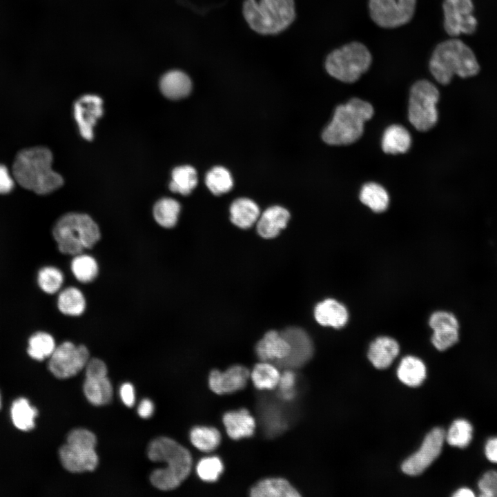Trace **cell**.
<instances>
[{"label":"cell","mask_w":497,"mask_h":497,"mask_svg":"<svg viewBox=\"0 0 497 497\" xmlns=\"http://www.w3.org/2000/svg\"><path fill=\"white\" fill-rule=\"evenodd\" d=\"M52 153L44 146L21 150L16 155L12 166L15 182L38 195L54 192L63 185L64 179L52 168Z\"/></svg>","instance_id":"cell-1"},{"label":"cell","mask_w":497,"mask_h":497,"mask_svg":"<svg viewBox=\"0 0 497 497\" xmlns=\"http://www.w3.org/2000/svg\"><path fill=\"white\" fill-rule=\"evenodd\" d=\"M153 462H165L164 467L154 470L150 476L152 485L162 491L177 488L188 476L193 464L190 451L168 437L153 440L147 449Z\"/></svg>","instance_id":"cell-2"},{"label":"cell","mask_w":497,"mask_h":497,"mask_svg":"<svg viewBox=\"0 0 497 497\" xmlns=\"http://www.w3.org/2000/svg\"><path fill=\"white\" fill-rule=\"evenodd\" d=\"M429 69L440 84H449L454 76L469 78L478 75L480 66L473 50L457 37L442 41L433 49Z\"/></svg>","instance_id":"cell-3"},{"label":"cell","mask_w":497,"mask_h":497,"mask_svg":"<svg viewBox=\"0 0 497 497\" xmlns=\"http://www.w3.org/2000/svg\"><path fill=\"white\" fill-rule=\"evenodd\" d=\"M373 115V108L369 103L353 98L336 108L331 121L322 132V139L329 145L351 144L362 136L364 122Z\"/></svg>","instance_id":"cell-4"},{"label":"cell","mask_w":497,"mask_h":497,"mask_svg":"<svg viewBox=\"0 0 497 497\" xmlns=\"http://www.w3.org/2000/svg\"><path fill=\"white\" fill-rule=\"evenodd\" d=\"M52 236L63 254L76 255L91 248L100 240L97 223L87 214L68 213L61 216L52 228Z\"/></svg>","instance_id":"cell-5"},{"label":"cell","mask_w":497,"mask_h":497,"mask_svg":"<svg viewBox=\"0 0 497 497\" xmlns=\"http://www.w3.org/2000/svg\"><path fill=\"white\" fill-rule=\"evenodd\" d=\"M243 14L250 27L263 35L286 29L295 17L293 0H245Z\"/></svg>","instance_id":"cell-6"},{"label":"cell","mask_w":497,"mask_h":497,"mask_svg":"<svg viewBox=\"0 0 497 497\" xmlns=\"http://www.w3.org/2000/svg\"><path fill=\"white\" fill-rule=\"evenodd\" d=\"M372 55L359 41H351L331 51L325 59L329 75L344 82L354 83L371 67Z\"/></svg>","instance_id":"cell-7"},{"label":"cell","mask_w":497,"mask_h":497,"mask_svg":"<svg viewBox=\"0 0 497 497\" xmlns=\"http://www.w3.org/2000/svg\"><path fill=\"white\" fill-rule=\"evenodd\" d=\"M440 92L437 87L427 79L416 81L411 88L409 101V119L420 131L433 128L438 120L436 104Z\"/></svg>","instance_id":"cell-8"},{"label":"cell","mask_w":497,"mask_h":497,"mask_svg":"<svg viewBox=\"0 0 497 497\" xmlns=\"http://www.w3.org/2000/svg\"><path fill=\"white\" fill-rule=\"evenodd\" d=\"M372 21L383 28H395L408 23L413 17L416 0H369Z\"/></svg>","instance_id":"cell-9"},{"label":"cell","mask_w":497,"mask_h":497,"mask_svg":"<svg viewBox=\"0 0 497 497\" xmlns=\"http://www.w3.org/2000/svg\"><path fill=\"white\" fill-rule=\"evenodd\" d=\"M89 360V351L84 344L75 345L66 341L56 347L50 356L48 369L59 379L77 375Z\"/></svg>","instance_id":"cell-10"},{"label":"cell","mask_w":497,"mask_h":497,"mask_svg":"<svg viewBox=\"0 0 497 497\" xmlns=\"http://www.w3.org/2000/svg\"><path fill=\"white\" fill-rule=\"evenodd\" d=\"M443 27L451 37L474 34L478 20L474 14L472 0H444L442 2Z\"/></svg>","instance_id":"cell-11"},{"label":"cell","mask_w":497,"mask_h":497,"mask_svg":"<svg viewBox=\"0 0 497 497\" xmlns=\"http://www.w3.org/2000/svg\"><path fill=\"white\" fill-rule=\"evenodd\" d=\"M445 439L443 429H433L425 436L420 449L403 462L402 471L410 476L422 474L440 455Z\"/></svg>","instance_id":"cell-12"},{"label":"cell","mask_w":497,"mask_h":497,"mask_svg":"<svg viewBox=\"0 0 497 497\" xmlns=\"http://www.w3.org/2000/svg\"><path fill=\"white\" fill-rule=\"evenodd\" d=\"M290 344V352L284 359L274 362L283 369H296L304 365L312 357L313 346L309 335L302 329L289 327L280 332Z\"/></svg>","instance_id":"cell-13"},{"label":"cell","mask_w":497,"mask_h":497,"mask_svg":"<svg viewBox=\"0 0 497 497\" xmlns=\"http://www.w3.org/2000/svg\"><path fill=\"white\" fill-rule=\"evenodd\" d=\"M102 99L95 95H85L74 104V117L83 138L90 141L93 137V127L103 114Z\"/></svg>","instance_id":"cell-14"},{"label":"cell","mask_w":497,"mask_h":497,"mask_svg":"<svg viewBox=\"0 0 497 497\" xmlns=\"http://www.w3.org/2000/svg\"><path fill=\"white\" fill-rule=\"evenodd\" d=\"M250 377L249 370L242 365H233L224 371L213 370L208 377L210 389L219 395L229 394L243 389Z\"/></svg>","instance_id":"cell-15"},{"label":"cell","mask_w":497,"mask_h":497,"mask_svg":"<svg viewBox=\"0 0 497 497\" xmlns=\"http://www.w3.org/2000/svg\"><path fill=\"white\" fill-rule=\"evenodd\" d=\"M59 454L63 467L72 473L92 471L99 462L95 449L67 442L61 447Z\"/></svg>","instance_id":"cell-16"},{"label":"cell","mask_w":497,"mask_h":497,"mask_svg":"<svg viewBox=\"0 0 497 497\" xmlns=\"http://www.w3.org/2000/svg\"><path fill=\"white\" fill-rule=\"evenodd\" d=\"M290 352L286 339L276 331H269L257 343L255 353L261 361L273 362L284 359Z\"/></svg>","instance_id":"cell-17"},{"label":"cell","mask_w":497,"mask_h":497,"mask_svg":"<svg viewBox=\"0 0 497 497\" xmlns=\"http://www.w3.org/2000/svg\"><path fill=\"white\" fill-rule=\"evenodd\" d=\"M222 422L228 436L233 440L251 437L255 431V420L246 409L225 413Z\"/></svg>","instance_id":"cell-18"},{"label":"cell","mask_w":497,"mask_h":497,"mask_svg":"<svg viewBox=\"0 0 497 497\" xmlns=\"http://www.w3.org/2000/svg\"><path fill=\"white\" fill-rule=\"evenodd\" d=\"M289 212L280 206L268 208L260 217L257 224L258 234L266 239L274 238L286 226Z\"/></svg>","instance_id":"cell-19"},{"label":"cell","mask_w":497,"mask_h":497,"mask_svg":"<svg viewBox=\"0 0 497 497\" xmlns=\"http://www.w3.org/2000/svg\"><path fill=\"white\" fill-rule=\"evenodd\" d=\"M316 321L321 325L339 329L348 320L345 306L333 299H327L318 303L314 310Z\"/></svg>","instance_id":"cell-20"},{"label":"cell","mask_w":497,"mask_h":497,"mask_svg":"<svg viewBox=\"0 0 497 497\" xmlns=\"http://www.w3.org/2000/svg\"><path fill=\"white\" fill-rule=\"evenodd\" d=\"M398 343L393 338L382 336L376 338L371 344L368 358L378 369L389 367L399 353Z\"/></svg>","instance_id":"cell-21"},{"label":"cell","mask_w":497,"mask_h":497,"mask_svg":"<svg viewBox=\"0 0 497 497\" xmlns=\"http://www.w3.org/2000/svg\"><path fill=\"white\" fill-rule=\"evenodd\" d=\"M159 88L166 97L177 100L189 95L192 89V82L186 73L174 70L167 72L162 77Z\"/></svg>","instance_id":"cell-22"},{"label":"cell","mask_w":497,"mask_h":497,"mask_svg":"<svg viewBox=\"0 0 497 497\" xmlns=\"http://www.w3.org/2000/svg\"><path fill=\"white\" fill-rule=\"evenodd\" d=\"M253 497H298V491L286 479L268 478L258 481L250 490Z\"/></svg>","instance_id":"cell-23"},{"label":"cell","mask_w":497,"mask_h":497,"mask_svg":"<svg viewBox=\"0 0 497 497\" xmlns=\"http://www.w3.org/2000/svg\"><path fill=\"white\" fill-rule=\"evenodd\" d=\"M84 392L87 400L96 406L110 402L113 394V387L107 376L86 377Z\"/></svg>","instance_id":"cell-24"},{"label":"cell","mask_w":497,"mask_h":497,"mask_svg":"<svg viewBox=\"0 0 497 497\" xmlns=\"http://www.w3.org/2000/svg\"><path fill=\"white\" fill-rule=\"evenodd\" d=\"M231 221L239 228L246 229L253 226L260 216L258 206L248 198L235 199L230 207Z\"/></svg>","instance_id":"cell-25"},{"label":"cell","mask_w":497,"mask_h":497,"mask_svg":"<svg viewBox=\"0 0 497 497\" xmlns=\"http://www.w3.org/2000/svg\"><path fill=\"white\" fill-rule=\"evenodd\" d=\"M399 380L405 384L416 387L420 386L426 378V367L423 362L414 356L403 358L397 370Z\"/></svg>","instance_id":"cell-26"},{"label":"cell","mask_w":497,"mask_h":497,"mask_svg":"<svg viewBox=\"0 0 497 497\" xmlns=\"http://www.w3.org/2000/svg\"><path fill=\"white\" fill-rule=\"evenodd\" d=\"M411 142L410 134L406 128L400 125H392L383 134L382 147L386 153H404L409 150Z\"/></svg>","instance_id":"cell-27"},{"label":"cell","mask_w":497,"mask_h":497,"mask_svg":"<svg viewBox=\"0 0 497 497\" xmlns=\"http://www.w3.org/2000/svg\"><path fill=\"white\" fill-rule=\"evenodd\" d=\"M86 299L83 293L75 286H69L59 293L57 308L64 315L79 316L86 310Z\"/></svg>","instance_id":"cell-28"},{"label":"cell","mask_w":497,"mask_h":497,"mask_svg":"<svg viewBox=\"0 0 497 497\" xmlns=\"http://www.w3.org/2000/svg\"><path fill=\"white\" fill-rule=\"evenodd\" d=\"M197 184V175L195 169L188 165L175 168L171 174L169 188L173 193L188 195Z\"/></svg>","instance_id":"cell-29"},{"label":"cell","mask_w":497,"mask_h":497,"mask_svg":"<svg viewBox=\"0 0 497 497\" xmlns=\"http://www.w3.org/2000/svg\"><path fill=\"white\" fill-rule=\"evenodd\" d=\"M180 209L181 206L177 201L173 198L164 197L155 204L153 215L160 226L170 228L176 225Z\"/></svg>","instance_id":"cell-30"},{"label":"cell","mask_w":497,"mask_h":497,"mask_svg":"<svg viewBox=\"0 0 497 497\" xmlns=\"http://www.w3.org/2000/svg\"><path fill=\"white\" fill-rule=\"evenodd\" d=\"M250 377L257 389L271 390L278 385L280 373L275 365L262 361L254 366Z\"/></svg>","instance_id":"cell-31"},{"label":"cell","mask_w":497,"mask_h":497,"mask_svg":"<svg viewBox=\"0 0 497 497\" xmlns=\"http://www.w3.org/2000/svg\"><path fill=\"white\" fill-rule=\"evenodd\" d=\"M360 201L376 213L384 211L389 205V195L380 184L369 182L365 184L360 193Z\"/></svg>","instance_id":"cell-32"},{"label":"cell","mask_w":497,"mask_h":497,"mask_svg":"<svg viewBox=\"0 0 497 497\" xmlns=\"http://www.w3.org/2000/svg\"><path fill=\"white\" fill-rule=\"evenodd\" d=\"M70 269L76 280L81 283L92 282L99 273L96 260L92 256L82 253L74 255Z\"/></svg>","instance_id":"cell-33"},{"label":"cell","mask_w":497,"mask_h":497,"mask_svg":"<svg viewBox=\"0 0 497 497\" xmlns=\"http://www.w3.org/2000/svg\"><path fill=\"white\" fill-rule=\"evenodd\" d=\"M190 440L197 449L210 452L215 450L220 444L221 435L215 427L198 426L191 431Z\"/></svg>","instance_id":"cell-34"},{"label":"cell","mask_w":497,"mask_h":497,"mask_svg":"<svg viewBox=\"0 0 497 497\" xmlns=\"http://www.w3.org/2000/svg\"><path fill=\"white\" fill-rule=\"evenodd\" d=\"M37 415L36 408L32 407L26 398L16 400L11 407V417L14 425L22 431H29L35 427Z\"/></svg>","instance_id":"cell-35"},{"label":"cell","mask_w":497,"mask_h":497,"mask_svg":"<svg viewBox=\"0 0 497 497\" xmlns=\"http://www.w3.org/2000/svg\"><path fill=\"white\" fill-rule=\"evenodd\" d=\"M55 348L54 338L46 332H37L28 340V353L32 358L37 360H43L50 358Z\"/></svg>","instance_id":"cell-36"},{"label":"cell","mask_w":497,"mask_h":497,"mask_svg":"<svg viewBox=\"0 0 497 497\" xmlns=\"http://www.w3.org/2000/svg\"><path fill=\"white\" fill-rule=\"evenodd\" d=\"M208 188L215 195H220L231 191L233 179L229 171L222 166H215L210 170L205 178Z\"/></svg>","instance_id":"cell-37"},{"label":"cell","mask_w":497,"mask_h":497,"mask_svg":"<svg viewBox=\"0 0 497 497\" xmlns=\"http://www.w3.org/2000/svg\"><path fill=\"white\" fill-rule=\"evenodd\" d=\"M472 433L473 427L469 421L465 419H457L450 426L445 434V438L450 445L465 448L470 443Z\"/></svg>","instance_id":"cell-38"},{"label":"cell","mask_w":497,"mask_h":497,"mask_svg":"<svg viewBox=\"0 0 497 497\" xmlns=\"http://www.w3.org/2000/svg\"><path fill=\"white\" fill-rule=\"evenodd\" d=\"M39 288L46 293L55 294L58 292L64 283V275L59 269L52 266L41 268L37 275Z\"/></svg>","instance_id":"cell-39"},{"label":"cell","mask_w":497,"mask_h":497,"mask_svg":"<svg viewBox=\"0 0 497 497\" xmlns=\"http://www.w3.org/2000/svg\"><path fill=\"white\" fill-rule=\"evenodd\" d=\"M223 470V463L217 456L204 457L198 462L196 467L198 476L206 482L216 481Z\"/></svg>","instance_id":"cell-40"},{"label":"cell","mask_w":497,"mask_h":497,"mask_svg":"<svg viewBox=\"0 0 497 497\" xmlns=\"http://www.w3.org/2000/svg\"><path fill=\"white\" fill-rule=\"evenodd\" d=\"M459 338L458 329L433 331L431 342L439 351H445L455 344Z\"/></svg>","instance_id":"cell-41"},{"label":"cell","mask_w":497,"mask_h":497,"mask_svg":"<svg viewBox=\"0 0 497 497\" xmlns=\"http://www.w3.org/2000/svg\"><path fill=\"white\" fill-rule=\"evenodd\" d=\"M67 443L95 449L97 438L90 431L82 428L71 430L67 436Z\"/></svg>","instance_id":"cell-42"},{"label":"cell","mask_w":497,"mask_h":497,"mask_svg":"<svg viewBox=\"0 0 497 497\" xmlns=\"http://www.w3.org/2000/svg\"><path fill=\"white\" fill-rule=\"evenodd\" d=\"M429 326L433 331L459 329V323L456 316L447 311L433 313L429 319Z\"/></svg>","instance_id":"cell-43"},{"label":"cell","mask_w":497,"mask_h":497,"mask_svg":"<svg viewBox=\"0 0 497 497\" xmlns=\"http://www.w3.org/2000/svg\"><path fill=\"white\" fill-rule=\"evenodd\" d=\"M480 496L497 497V471L491 470L485 472L478 483Z\"/></svg>","instance_id":"cell-44"},{"label":"cell","mask_w":497,"mask_h":497,"mask_svg":"<svg viewBox=\"0 0 497 497\" xmlns=\"http://www.w3.org/2000/svg\"><path fill=\"white\" fill-rule=\"evenodd\" d=\"M15 180L8 167L0 164V195L10 193L14 187Z\"/></svg>","instance_id":"cell-45"},{"label":"cell","mask_w":497,"mask_h":497,"mask_svg":"<svg viewBox=\"0 0 497 497\" xmlns=\"http://www.w3.org/2000/svg\"><path fill=\"white\" fill-rule=\"evenodd\" d=\"M86 377L107 376L108 369L104 361L98 358L89 359L86 367Z\"/></svg>","instance_id":"cell-46"},{"label":"cell","mask_w":497,"mask_h":497,"mask_svg":"<svg viewBox=\"0 0 497 497\" xmlns=\"http://www.w3.org/2000/svg\"><path fill=\"white\" fill-rule=\"evenodd\" d=\"M295 383V375L292 369H285V371L280 374L278 387L280 391H287L293 390Z\"/></svg>","instance_id":"cell-47"},{"label":"cell","mask_w":497,"mask_h":497,"mask_svg":"<svg viewBox=\"0 0 497 497\" xmlns=\"http://www.w3.org/2000/svg\"><path fill=\"white\" fill-rule=\"evenodd\" d=\"M121 398L127 407H131L135 404V396L133 386L128 382L123 384L120 387Z\"/></svg>","instance_id":"cell-48"},{"label":"cell","mask_w":497,"mask_h":497,"mask_svg":"<svg viewBox=\"0 0 497 497\" xmlns=\"http://www.w3.org/2000/svg\"><path fill=\"white\" fill-rule=\"evenodd\" d=\"M485 453L489 461L497 464V437L491 438L487 441Z\"/></svg>","instance_id":"cell-49"},{"label":"cell","mask_w":497,"mask_h":497,"mask_svg":"<svg viewBox=\"0 0 497 497\" xmlns=\"http://www.w3.org/2000/svg\"><path fill=\"white\" fill-rule=\"evenodd\" d=\"M138 414L142 418H150L154 412V405L149 399L143 400L137 409Z\"/></svg>","instance_id":"cell-50"},{"label":"cell","mask_w":497,"mask_h":497,"mask_svg":"<svg viewBox=\"0 0 497 497\" xmlns=\"http://www.w3.org/2000/svg\"><path fill=\"white\" fill-rule=\"evenodd\" d=\"M474 493L469 488H460L458 490H457L455 494H454V496L455 497H472L474 496Z\"/></svg>","instance_id":"cell-51"},{"label":"cell","mask_w":497,"mask_h":497,"mask_svg":"<svg viewBox=\"0 0 497 497\" xmlns=\"http://www.w3.org/2000/svg\"><path fill=\"white\" fill-rule=\"evenodd\" d=\"M0 407H1V398H0Z\"/></svg>","instance_id":"cell-52"}]
</instances>
